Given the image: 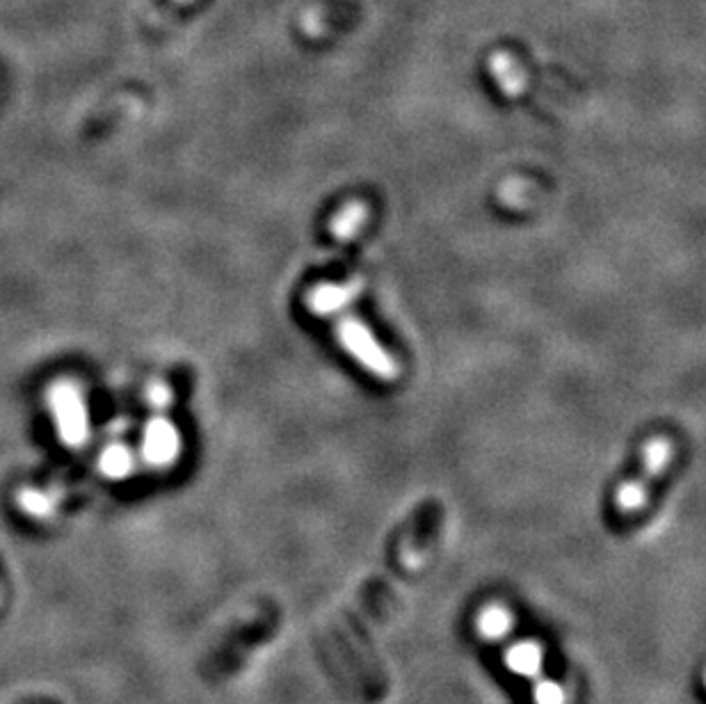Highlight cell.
I'll return each instance as SVG.
<instances>
[{
  "instance_id": "6da1fadb",
  "label": "cell",
  "mask_w": 706,
  "mask_h": 704,
  "mask_svg": "<svg viewBox=\"0 0 706 704\" xmlns=\"http://www.w3.org/2000/svg\"><path fill=\"white\" fill-rule=\"evenodd\" d=\"M423 567L389 551L387 567L361 583L352 602L336 613L318 638L325 666L366 704H380L391 693L389 672L373 645V634L396 608L405 583Z\"/></svg>"
},
{
  "instance_id": "7a4b0ae2",
  "label": "cell",
  "mask_w": 706,
  "mask_h": 704,
  "mask_svg": "<svg viewBox=\"0 0 706 704\" xmlns=\"http://www.w3.org/2000/svg\"><path fill=\"white\" fill-rule=\"evenodd\" d=\"M352 300H355V291L339 284H318L307 293V307L316 316L332 320L336 341L346 348L348 355L355 357L375 378L393 382L400 375V366L375 339L371 327L355 316V311L350 309Z\"/></svg>"
},
{
  "instance_id": "3957f363",
  "label": "cell",
  "mask_w": 706,
  "mask_h": 704,
  "mask_svg": "<svg viewBox=\"0 0 706 704\" xmlns=\"http://www.w3.org/2000/svg\"><path fill=\"white\" fill-rule=\"evenodd\" d=\"M279 624H282V613L275 604L261 606L256 613L238 620L206 654L202 663L204 679L224 682L234 677L256 650H261L268 640L277 636Z\"/></svg>"
},
{
  "instance_id": "277c9868",
  "label": "cell",
  "mask_w": 706,
  "mask_h": 704,
  "mask_svg": "<svg viewBox=\"0 0 706 704\" xmlns=\"http://www.w3.org/2000/svg\"><path fill=\"white\" fill-rule=\"evenodd\" d=\"M675 460V442L670 437L659 435L647 439L643 448V462L636 476L617 487L613 496V506L622 517H638L647 508L652 487L659 483L661 476Z\"/></svg>"
},
{
  "instance_id": "5b68a950",
  "label": "cell",
  "mask_w": 706,
  "mask_h": 704,
  "mask_svg": "<svg viewBox=\"0 0 706 704\" xmlns=\"http://www.w3.org/2000/svg\"><path fill=\"white\" fill-rule=\"evenodd\" d=\"M51 410L64 444L80 446L90 435V416L74 384L60 382L51 389Z\"/></svg>"
},
{
  "instance_id": "8992f818",
  "label": "cell",
  "mask_w": 706,
  "mask_h": 704,
  "mask_svg": "<svg viewBox=\"0 0 706 704\" xmlns=\"http://www.w3.org/2000/svg\"><path fill=\"white\" fill-rule=\"evenodd\" d=\"M144 458L151 464H167L179 453V432L165 419H154L144 430Z\"/></svg>"
},
{
  "instance_id": "52a82bcc",
  "label": "cell",
  "mask_w": 706,
  "mask_h": 704,
  "mask_svg": "<svg viewBox=\"0 0 706 704\" xmlns=\"http://www.w3.org/2000/svg\"><path fill=\"white\" fill-rule=\"evenodd\" d=\"M489 69L496 78V83L501 85L503 92H508L510 96H517L521 92V87L526 83V74L519 69V64L512 60V55L508 53H494L492 60H489Z\"/></svg>"
},
{
  "instance_id": "ba28073f",
  "label": "cell",
  "mask_w": 706,
  "mask_h": 704,
  "mask_svg": "<svg viewBox=\"0 0 706 704\" xmlns=\"http://www.w3.org/2000/svg\"><path fill=\"white\" fill-rule=\"evenodd\" d=\"M368 215V208L364 206V202H350L343 211H339V215L332 220V231L336 238L348 240L359 231L361 224H364Z\"/></svg>"
},
{
  "instance_id": "9c48e42d",
  "label": "cell",
  "mask_w": 706,
  "mask_h": 704,
  "mask_svg": "<svg viewBox=\"0 0 706 704\" xmlns=\"http://www.w3.org/2000/svg\"><path fill=\"white\" fill-rule=\"evenodd\" d=\"M133 467V458L124 446H110L106 453L101 455V469L106 471L110 478H124Z\"/></svg>"
},
{
  "instance_id": "30bf717a",
  "label": "cell",
  "mask_w": 706,
  "mask_h": 704,
  "mask_svg": "<svg viewBox=\"0 0 706 704\" xmlns=\"http://www.w3.org/2000/svg\"><path fill=\"white\" fill-rule=\"evenodd\" d=\"M21 503H23V508H26L28 512H32V515H46V512L51 510L48 496L39 494V492H23Z\"/></svg>"
},
{
  "instance_id": "8fae6325",
  "label": "cell",
  "mask_w": 706,
  "mask_h": 704,
  "mask_svg": "<svg viewBox=\"0 0 706 704\" xmlns=\"http://www.w3.org/2000/svg\"><path fill=\"white\" fill-rule=\"evenodd\" d=\"M23 704H39L37 700H28V702H23ZM42 704H58V702H53V700H48V702H42Z\"/></svg>"
},
{
  "instance_id": "7c38bea8",
  "label": "cell",
  "mask_w": 706,
  "mask_h": 704,
  "mask_svg": "<svg viewBox=\"0 0 706 704\" xmlns=\"http://www.w3.org/2000/svg\"><path fill=\"white\" fill-rule=\"evenodd\" d=\"M172 3H188V0H172Z\"/></svg>"
}]
</instances>
